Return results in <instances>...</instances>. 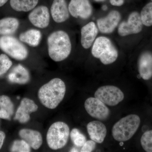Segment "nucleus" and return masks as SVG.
Segmentation results:
<instances>
[{"label":"nucleus","instance_id":"f257e3e1","mask_svg":"<svg viewBox=\"0 0 152 152\" xmlns=\"http://www.w3.org/2000/svg\"><path fill=\"white\" fill-rule=\"evenodd\" d=\"M65 84L61 79H52L41 87L38 91V97L41 103L46 107L54 109L64 97Z\"/></svg>","mask_w":152,"mask_h":152},{"label":"nucleus","instance_id":"f03ea898","mask_svg":"<svg viewBox=\"0 0 152 152\" xmlns=\"http://www.w3.org/2000/svg\"><path fill=\"white\" fill-rule=\"evenodd\" d=\"M48 44L49 56L55 61H61L70 54L72 44L68 34L64 31L52 33L48 38Z\"/></svg>","mask_w":152,"mask_h":152},{"label":"nucleus","instance_id":"7ed1b4c3","mask_svg":"<svg viewBox=\"0 0 152 152\" xmlns=\"http://www.w3.org/2000/svg\"><path fill=\"white\" fill-rule=\"evenodd\" d=\"M140 124V119L137 115L131 114L124 117L114 124L112 135L117 141L126 142L134 135Z\"/></svg>","mask_w":152,"mask_h":152},{"label":"nucleus","instance_id":"20e7f679","mask_svg":"<svg viewBox=\"0 0 152 152\" xmlns=\"http://www.w3.org/2000/svg\"><path fill=\"white\" fill-rule=\"evenodd\" d=\"M95 58L99 59L104 65H109L115 61L118 58V50L112 41L105 37H100L95 39L91 50Z\"/></svg>","mask_w":152,"mask_h":152},{"label":"nucleus","instance_id":"39448f33","mask_svg":"<svg viewBox=\"0 0 152 152\" xmlns=\"http://www.w3.org/2000/svg\"><path fill=\"white\" fill-rule=\"evenodd\" d=\"M70 134L69 126L63 122H57L49 128L47 134V142L52 150L60 149L65 146Z\"/></svg>","mask_w":152,"mask_h":152},{"label":"nucleus","instance_id":"423d86ee","mask_svg":"<svg viewBox=\"0 0 152 152\" xmlns=\"http://www.w3.org/2000/svg\"><path fill=\"white\" fill-rule=\"evenodd\" d=\"M0 48L15 59L21 61L28 57V50L26 47L11 36H4L0 37Z\"/></svg>","mask_w":152,"mask_h":152},{"label":"nucleus","instance_id":"0eeeda50","mask_svg":"<svg viewBox=\"0 0 152 152\" xmlns=\"http://www.w3.org/2000/svg\"><path fill=\"white\" fill-rule=\"evenodd\" d=\"M95 97L110 106L118 105L124 100V95L118 87L113 86H103L95 93Z\"/></svg>","mask_w":152,"mask_h":152},{"label":"nucleus","instance_id":"6e6552de","mask_svg":"<svg viewBox=\"0 0 152 152\" xmlns=\"http://www.w3.org/2000/svg\"><path fill=\"white\" fill-rule=\"evenodd\" d=\"M143 25L140 14L137 12H133L130 14L126 21L120 24L118 33L121 37L138 34L142 30Z\"/></svg>","mask_w":152,"mask_h":152},{"label":"nucleus","instance_id":"1a4fd4ad","mask_svg":"<svg viewBox=\"0 0 152 152\" xmlns=\"http://www.w3.org/2000/svg\"><path fill=\"white\" fill-rule=\"evenodd\" d=\"M85 108L91 116L100 121H106L110 116V110L105 104L95 97H90L86 100Z\"/></svg>","mask_w":152,"mask_h":152},{"label":"nucleus","instance_id":"9d476101","mask_svg":"<svg viewBox=\"0 0 152 152\" xmlns=\"http://www.w3.org/2000/svg\"><path fill=\"white\" fill-rule=\"evenodd\" d=\"M68 9L71 15L76 18L86 20L89 18L93 12L89 0H71Z\"/></svg>","mask_w":152,"mask_h":152},{"label":"nucleus","instance_id":"9b49d317","mask_svg":"<svg viewBox=\"0 0 152 152\" xmlns=\"http://www.w3.org/2000/svg\"><path fill=\"white\" fill-rule=\"evenodd\" d=\"M121 19L119 12L116 10L111 11L105 17L97 20L98 29L102 34H111L118 26Z\"/></svg>","mask_w":152,"mask_h":152},{"label":"nucleus","instance_id":"f8f14e48","mask_svg":"<svg viewBox=\"0 0 152 152\" xmlns=\"http://www.w3.org/2000/svg\"><path fill=\"white\" fill-rule=\"evenodd\" d=\"M30 22L36 27L45 28L50 23V15L48 9L45 6L36 8L28 16Z\"/></svg>","mask_w":152,"mask_h":152},{"label":"nucleus","instance_id":"ddd939ff","mask_svg":"<svg viewBox=\"0 0 152 152\" xmlns=\"http://www.w3.org/2000/svg\"><path fill=\"white\" fill-rule=\"evenodd\" d=\"M38 106L32 100L24 98L17 110L14 119L21 124L28 122L30 119V114L37 111Z\"/></svg>","mask_w":152,"mask_h":152},{"label":"nucleus","instance_id":"4468645a","mask_svg":"<svg viewBox=\"0 0 152 152\" xmlns=\"http://www.w3.org/2000/svg\"><path fill=\"white\" fill-rule=\"evenodd\" d=\"M140 76L145 80L152 77V53L146 51L140 55L138 61Z\"/></svg>","mask_w":152,"mask_h":152},{"label":"nucleus","instance_id":"2eb2a0df","mask_svg":"<svg viewBox=\"0 0 152 152\" xmlns=\"http://www.w3.org/2000/svg\"><path fill=\"white\" fill-rule=\"evenodd\" d=\"M51 14L56 23L66 21L69 17V12L66 0H54L51 7Z\"/></svg>","mask_w":152,"mask_h":152},{"label":"nucleus","instance_id":"dca6fc26","mask_svg":"<svg viewBox=\"0 0 152 152\" xmlns=\"http://www.w3.org/2000/svg\"><path fill=\"white\" fill-rule=\"evenodd\" d=\"M87 131L90 138L97 143H102L107 134L106 126L99 121L90 122L87 126Z\"/></svg>","mask_w":152,"mask_h":152},{"label":"nucleus","instance_id":"f3484780","mask_svg":"<svg viewBox=\"0 0 152 152\" xmlns=\"http://www.w3.org/2000/svg\"><path fill=\"white\" fill-rule=\"evenodd\" d=\"M99 30L96 24L91 22L82 28L81 43L84 48H89L94 43L97 36Z\"/></svg>","mask_w":152,"mask_h":152},{"label":"nucleus","instance_id":"a211bd4d","mask_svg":"<svg viewBox=\"0 0 152 152\" xmlns=\"http://www.w3.org/2000/svg\"><path fill=\"white\" fill-rule=\"evenodd\" d=\"M19 134L20 137L34 150L39 148L42 144V137L38 131L24 129L20 130Z\"/></svg>","mask_w":152,"mask_h":152},{"label":"nucleus","instance_id":"6ab92c4d","mask_svg":"<svg viewBox=\"0 0 152 152\" xmlns=\"http://www.w3.org/2000/svg\"><path fill=\"white\" fill-rule=\"evenodd\" d=\"M8 79L11 83L24 84L29 81V73L24 67L19 64L15 67L9 74Z\"/></svg>","mask_w":152,"mask_h":152},{"label":"nucleus","instance_id":"aec40b11","mask_svg":"<svg viewBox=\"0 0 152 152\" xmlns=\"http://www.w3.org/2000/svg\"><path fill=\"white\" fill-rule=\"evenodd\" d=\"M19 22L16 18H7L0 20V35L9 36L18 29Z\"/></svg>","mask_w":152,"mask_h":152},{"label":"nucleus","instance_id":"412c9836","mask_svg":"<svg viewBox=\"0 0 152 152\" xmlns=\"http://www.w3.org/2000/svg\"><path fill=\"white\" fill-rule=\"evenodd\" d=\"M42 34L37 29H30L22 33L19 37L20 40L32 47L38 46L40 42Z\"/></svg>","mask_w":152,"mask_h":152},{"label":"nucleus","instance_id":"4be33fe9","mask_svg":"<svg viewBox=\"0 0 152 152\" xmlns=\"http://www.w3.org/2000/svg\"><path fill=\"white\" fill-rule=\"evenodd\" d=\"M39 0H10L12 8L18 12H27L33 10Z\"/></svg>","mask_w":152,"mask_h":152},{"label":"nucleus","instance_id":"5701e85b","mask_svg":"<svg viewBox=\"0 0 152 152\" xmlns=\"http://www.w3.org/2000/svg\"><path fill=\"white\" fill-rule=\"evenodd\" d=\"M140 16L144 26L147 27L152 26V1L148 3L143 8Z\"/></svg>","mask_w":152,"mask_h":152},{"label":"nucleus","instance_id":"b1692460","mask_svg":"<svg viewBox=\"0 0 152 152\" xmlns=\"http://www.w3.org/2000/svg\"><path fill=\"white\" fill-rule=\"evenodd\" d=\"M70 137L74 145L77 147L83 146L87 141L86 136L76 128L71 131Z\"/></svg>","mask_w":152,"mask_h":152},{"label":"nucleus","instance_id":"393cba45","mask_svg":"<svg viewBox=\"0 0 152 152\" xmlns=\"http://www.w3.org/2000/svg\"><path fill=\"white\" fill-rule=\"evenodd\" d=\"M0 110L7 112L12 116L14 113V106L8 96L5 95L0 96Z\"/></svg>","mask_w":152,"mask_h":152},{"label":"nucleus","instance_id":"a878e982","mask_svg":"<svg viewBox=\"0 0 152 152\" xmlns=\"http://www.w3.org/2000/svg\"><path fill=\"white\" fill-rule=\"evenodd\" d=\"M141 144L146 152H152V130L144 133L141 138Z\"/></svg>","mask_w":152,"mask_h":152},{"label":"nucleus","instance_id":"bb28decb","mask_svg":"<svg viewBox=\"0 0 152 152\" xmlns=\"http://www.w3.org/2000/svg\"><path fill=\"white\" fill-rule=\"evenodd\" d=\"M12 152H31V147L24 140H16L14 142L11 148Z\"/></svg>","mask_w":152,"mask_h":152},{"label":"nucleus","instance_id":"cd10ccee","mask_svg":"<svg viewBox=\"0 0 152 152\" xmlns=\"http://www.w3.org/2000/svg\"><path fill=\"white\" fill-rule=\"evenodd\" d=\"M12 63L5 54L0 55V76L6 73L12 66Z\"/></svg>","mask_w":152,"mask_h":152},{"label":"nucleus","instance_id":"c85d7f7f","mask_svg":"<svg viewBox=\"0 0 152 152\" xmlns=\"http://www.w3.org/2000/svg\"><path fill=\"white\" fill-rule=\"evenodd\" d=\"M96 142L94 141L88 140L83 145L82 147L81 152H92L96 148Z\"/></svg>","mask_w":152,"mask_h":152},{"label":"nucleus","instance_id":"c756f323","mask_svg":"<svg viewBox=\"0 0 152 152\" xmlns=\"http://www.w3.org/2000/svg\"><path fill=\"white\" fill-rule=\"evenodd\" d=\"M112 5L116 7H121L124 4V0H110Z\"/></svg>","mask_w":152,"mask_h":152},{"label":"nucleus","instance_id":"7c9ffc66","mask_svg":"<svg viewBox=\"0 0 152 152\" xmlns=\"http://www.w3.org/2000/svg\"><path fill=\"white\" fill-rule=\"evenodd\" d=\"M5 138V133L2 131H0V149L2 147Z\"/></svg>","mask_w":152,"mask_h":152},{"label":"nucleus","instance_id":"2f4dec72","mask_svg":"<svg viewBox=\"0 0 152 152\" xmlns=\"http://www.w3.org/2000/svg\"><path fill=\"white\" fill-rule=\"evenodd\" d=\"M7 1L8 0H0V7L4 6Z\"/></svg>","mask_w":152,"mask_h":152},{"label":"nucleus","instance_id":"473e14b6","mask_svg":"<svg viewBox=\"0 0 152 152\" xmlns=\"http://www.w3.org/2000/svg\"><path fill=\"white\" fill-rule=\"evenodd\" d=\"M70 152H78V151L75 148H73L72 150H71Z\"/></svg>","mask_w":152,"mask_h":152},{"label":"nucleus","instance_id":"72a5a7b5","mask_svg":"<svg viewBox=\"0 0 152 152\" xmlns=\"http://www.w3.org/2000/svg\"><path fill=\"white\" fill-rule=\"evenodd\" d=\"M95 1L97 2H100L104 1L105 0H94Z\"/></svg>","mask_w":152,"mask_h":152},{"label":"nucleus","instance_id":"f704fd0d","mask_svg":"<svg viewBox=\"0 0 152 152\" xmlns=\"http://www.w3.org/2000/svg\"><path fill=\"white\" fill-rule=\"evenodd\" d=\"M151 1H152V0H151Z\"/></svg>","mask_w":152,"mask_h":152}]
</instances>
